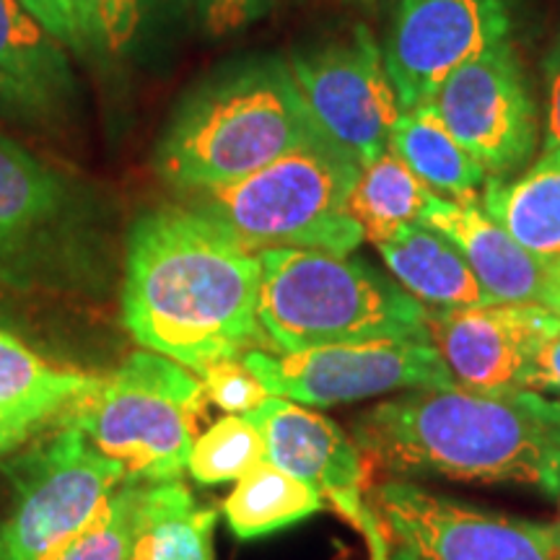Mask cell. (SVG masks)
Listing matches in <instances>:
<instances>
[{"label": "cell", "instance_id": "cell-1", "mask_svg": "<svg viewBox=\"0 0 560 560\" xmlns=\"http://www.w3.org/2000/svg\"><path fill=\"white\" fill-rule=\"evenodd\" d=\"M260 278L257 252L198 210H151L128 236L122 322L145 350L200 374L268 342Z\"/></svg>", "mask_w": 560, "mask_h": 560}, {"label": "cell", "instance_id": "cell-2", "mask_svg": "<svg viewBox=\"0 0 560 560\" xmlns=\"http://www.w3.org/2000/svg\"><path fill=\"white\" fill-rule=\"evenodd\" d=\"M392 480H452L560 495V400L535 389H410L353 425Z\"/></svg>", "mask_w": 560, "mask_h": 560}, {"label": "cell", "instance_id": "cell-3", "mask_svg": "<svg viewBox=\"0 0 560 560\" xmlns=\"http://www.w3.org/2000/svg\"><path fill=\"white\" fill-rule=\"evenodd\" d=\"M317 132L291 62L249 58L223 68L182 102L159 140L156 172L182 192L229 185Z\"/></svg>", "mask_w": 560, "mask_h": 560}, {"label": "cell", "instance_id": "cell-4", "mask_svg": "<svg viewBox=\"0 0 560 560\" xmlns=\"http://www.w3.org/2000/svg\"><path fill=\"white\" fill-rule=\"evenodd\" d=\"M260 325L278 353L384 338H429V310L397 280L322 249H262Z\"/></svg>", "mask_w": 560, "mask_h": 560}, {"label": "cell", "instance_id": "cell-5", "mask_svg": "<svg viewBox=\"0 0 560 560\" xmlns=\"http://www.w3.org/2000/svg\"><path fill=\"white\" fill-rule=\"evenodd\" d=\"M359 172V161L317 132L262 170L187 198L257 255L291 247L348 257L366 242L346 210Z\"/></svg>", "mask_w": 560, "mask_h": 560}, {"label": "cell", "instance_id": "cell-6", "mask_svg": "<svg viewBox=\"0 0 560 560\" xmlns=\"http://www.w3.org/2000/svg\"><path fill=\"white\" fill-rule=\"evenodd\" d=\"M206 400L198 376L177 361L140 350L70 405L66 425L117 462L130 482L156 486L179 480L187 470Z\"/></svg>", "mask_w": 560, "mask_h": 560}, {"label": "cell", "instance_id": "cell-7", "mask_svg": "<svg viewBox=\"0 0 560 560\" xmlns=\"http://www.w3.org/2000/svg\"><path fill=\"white\" fill-rule=\"evenodd\" d=\"M9 478L13 499L0 522V560H60L128 480L73 425L13 459Z\"/></svg>", "mask_w": 560, "mask_h": 560}, {"label": "cell", "instance_id": "cell-8", "mask_svg": "<svg viewBox=\"0 0 560 560\" xmlns=\"http://www.w3.org/2000/svg\"><path fill=\"white\" fill-rule=\"evenodd\" d=\"M272 397L332 408L410 389H450L452 371L429 338L342 342L299 353L249 350L242 359Z\"/></svg>", "mask_w": 560, "mask_h": 560}, {"label": "cell", "instance_id": "cell-9", "mask_svg": "<svg viewBox=\"0 0 560 560\" xmlns=\"http://www.w3.org/2000/svg\"><path fill=\"white\" fill-rule=\"evenodd\" d=\"M374 511L389 540L423 560H560V524L475 506L412 480L376 486Z\"/></svg>", "mask_w": 560, "mask_h": 560}, {"label": "cell", "instance_id": "cell-10", "mask_svg": "<svg viewBox=\"0 0 560 560\" xmlns=\"http://www.w3.org/2000/svg\"><path fill=\"white\" fill-rule=\"evenodd\" d=\"M293 81L312 122L327 140L366 164L389 149L402 104L389 79L382 47L366 26L348 37L293 55Z\"/></svg>", "mask_w": 560, "mask_h": 560}, {"label": "cell", "instance_id": "cell-11", "mask_svg": "<svg viewBox=\"0 0 560 560\" xmlns=\"http://www.w3.org/2000/svg\"><path fill=\"white\" fill-rule=\"evenodd\" d=\"M429 107L488 177H506L537 149L540 115L511 39L495 42L446 75Z\"/></svg>", "mask_w": 560, "mask_h": 560}, {"label": "cell", "instance_id": "cell-12", "mask_svg": "<svg viewBox=\"0 0 560 560\" xmlns=\"http://www.w3.org/2000/svg\"><path fill=\"white\" fill-rule=\"evenodd\" d=\"M244 418L262 433L268 462L332 503L342 520L361 532L371 560H389L392 540L366 501V457L338 423L272 395Z\"/></svg>", "mask_w": 560, "mask_h": 560}, {"label": "cell", "instance_id": "cell-13", "mask_svg": "<svg viewBox=\"0 0 560 560\" xmlns=\"http://www.w3.org/2000/svg\"><path fill=\"white\" fill-rule=\"evenodd\" d=\"M509 32V0H400L382 52L402 109L429 104L446 75Z\"/></svg>", "mask_w": 560, "mask_h": 560}, {"label": "cell", "instance_id": "cell-14", "mask_svg": "<svg viewBox=\"0 0 560 560\" xmlns=\"http://www.w3.org/2000/svg\"><path fill=\"white\" fill-rule=\"evenodd\" d=\"M558 330V314L537 304L429 310V340L470 389H529L537 355Z\"/></svg>", "mask_w": 560, "mask_h": 560}, {"label": "cell", "instance_id": "cell-15", "mask_svg": "<svg viewBox=\"0 0 560 560\" xmlns=\"http://www.w3.org/2000/svg\"><path fill=\"white\" fill-rule=\"evenodd\" d=\"M66 182L0 136V278L30 283L58 257L68 226Z\"/></svg>", "mask_w": 560, "mask_h": 560}, {"label": "cell", "instance_id": "cell-16", "mask_svg": "<svg viewBox=\"0 0 560 560\" xmlns=\"http://www.w3.org/2000/svg\"><path fill=\"white\" fill-rule=\"evenodd\" d=\"M425 226L441 231L462 252L493 304H537L560 317V270L529 255L480 200L433 198Z\"/></svg>", "mask_w": 560, "mask_h": 560}, {"label": "cell", "instance_id": "cell-17", "mask_svg": "<svg viewBox=\"0 0 560 560\" xmlns=\"http://www.w3.org/2000/svg\"><path fill=\"white\" fill-rule=\"evenodd\" d=\"M73 94L68 47L19 0H0V104L45 122L60 117Z\"/></svg>", "mask_w": 560, "mask_h": 560}, {"label": "cell", "instance_id": "cell-18", "mask_svg": "<svg viewBox=\"0 0 560 560\" xmlns=\"http://www.w3.org/2000/svg\"><path fill=\"white\" fill-rule=\"evenodd\" d=\"M376 249L397 285L425 310L452 312L493 304L462 252L425 223H408Z\"/></svg>", "mask_w": 560, "mask_h": 560}, {"label": "cell", "instance_id": "cell-19", "mask_svg": "<svg viewBox=\"0 0 560 560\" xmlns=\"http://www.w3.org/2000/svg\"><path fill=\"white\" fill-rule=\"evenodd\" d=\"M94 384L96 376L55 366L0 330V429L16 444L66 412Z\"/></svg>", "mask_w": 560, "mask_h": 560}, {"label": "cell", "instance_id": "cell-20", "mask_svg": "<svg viewBox=\"0 0 560 560\" xmlns=\"http://www.w3.org/2000/svg\"><path fill=\"white\" fill-rule=\"evenodd\" d=\"M480 206L529 255L560 270V149L514 179L488 177Z\"/></svg>", "mask_w": 560, "mask_h": 560}, {"label": "cell", "instance_id": "cell-21", "mask_svg": "<svg viewBox=\"0 0 560 560\" xmlns=\"http://www.w3.org/2000/svg\"><path fill=\"white\" fill-rule=\"evenodd\" d=\"M215 511L179 480L140 486L128 560H215Z\"/></svg>", "mask_w": 560, "mask_h": 560}, {"label": "cell", "instance_id": "cell-22", "mask_svg": "<svg viewBox=\"0 0 560 560\" xmlns=\"http://www.w3.org/2000/svg\"><path fill=\"white\" fill-rule=\"evenodd\" d=\"M389 149H395L410 172L439 198L478 200V190L488 182L480 161L462 149L429 104L402 112L392 130Z\"/></svg>", "mask_w": 560, "mask_h": 560}, {"label": "cell", "instance_id": "cell-23", "mask_svg": "<svg viewBox=\"0 0 560 560\" xmlns=\"http://www.w3.org/2000/svg\"><path fill=\"white\" fill-rule=\"evenodd\" d=\"M436 192L420 182L395 149H384L361 164L353 190L348 195V215L359 223L363 240L387 242L408 223L423 221Z\"/></svg>", "mask_w": 560, "mask_h": 560}, {"label": "cell", "instance_id": "cell-24", "mask_svg": "<svg viewBox=\"0 0 560 560\" xmlns=\"http://www.w3.org/2000/svg\"><path fill=\"white\" fill-rule=\"evenodd\" d=\"M325 506V499L312 486L265 459L236 480L229 499L223 501V516L234 537L257 540L270 532L310 520Z\"/></svg>", "mask_w": 560, "mask_h": 560}, {"label": "cell", "instance_id": "cell-25", "mask_svg": "<svg viewBox=\"0 0 560 560\" xmlns=\"http://www.w3.org/2000/svg\"><path fill=\"white\" fill-rule=\"evenodd\" d=\"M187 0H83L86 47L112 62L138 60L172 30Z\"/></svg>", "mask_w": 560, "mask_h": 560}, {"label": "cell", "instance_id": "cell-26", "mask_svg": "<svg viewBox=\"0 0 560 560\" xmlns=\"http://www.w3.org/2000/svg\"><path fill=\"white\" fill-rule=\"evenodd\" d=\"M268 459L262 433L244 416H226L195 439L187 470L200 486L242 480Z\"/></svg>", "mask_w": 560, "mask_h": 560}, {"label": "cell", "instance_id": "cell-27", "mask_svg": "<svg viewBox=\"0 0 560 560\" xmlns=\"http://www.w3.org/2000/svg\"><path fill=\"white\" fill-rule=\"evenodd\" d=\"M140 482L125 480L60 560H128Z\"/></svg>", "mask_w": 560, "mask_h": 560}, {"label": "cell", "instance_id": "cell-28", "mask_svg": "<svg viewBox=\"0 0 560 560\" xmlns=\"http://www.w3.org/2000/svg\"><path fill=\"white\" fill-rule=\"evenodd\" d=\"M200 382L208 400L229 416H247L270 397V392L255 380L242 359L210 363L200 371Z\"/></svg>", "mask_w": 560, "mask_h": 560}, {"label": "cell", "instance_id": "cell-29", "mask_svg": "<svg viewBox=\"0 0 560 560\" xmlns=\"http://www.w3.org/2000/svg\"><path fill=\"white\" fill-rule=\"evenodd\" d=\"M34 19L58 37L68 50L86 55V16H83V0H19Z\"/></svg>", "mask_w": 560, "mask_h": 560}, {"label": "cell", "instance_id": "cell-30", "mask_svg": "<svg viewBox=\"0 0 560 560\" xmlns=\"http://www.w3.org/2000/svg\"><path fill=\"white\" fill-rule=\"evenodd\" d=\"M270 9V0H195L200 26L210 37H226L255 24Z\"/></svg>", "mask_w": 560, "mask_h": 560}, {"label": "cell", "instance_id": "cell-31", "mask_svg": "<svg viewBox=\"0 0 560 560\" xmlns=\"http://www.w3.org/2000/svg\"><path fill=\"white\" fill-rule=\"evenodd\" d=\"M545 79V151L560 149V32L542 60Z\"/></svg>", "mask_w": 560, "mask_h": 560}, {"label": "cell", "instance_id": "cell-32", "mask_svg": "<svg viewBox=\"0 0 560 560\" xmlns=\"http://www.w3.org/2000/svg\"><path fill=\"white\" fill-rule=\"evenodd\" d=\"M529 389L540 392V395H548V397L556 395L560 400V330L545 342L540 355H537Z\"/></svg>", "mask_w": 560, "mask_h": 560}, {"label": "cell", "instance_id": "cell-33", "mask_svg": "<svg viewBox=\"0 0 560 560\" xmlns=\"http://www.w3.org/2000/svg\"><path fill=\"white\" fill-rule=\"evenodd\" d=\"M389 560H423L420 556H416V552L402 548V545L392 542V552H389Z\"/></svg>", "mask_w": 560, "mask_h": 560}, {"label": "cell", "instance_id": "cell-34", "mask_svg": "<svg viewBox=\"0 0 560 560\" xmlns=\"http://www.w3.org/2000/svg\"><path fill=\"white\" fill-rule=\"evenodd\" d=\"M16 446H19L16 441H13V439L9 436V433H5L3 429H0V457H5V454L16 450Z\"/></svg>", "mask_w": 560, "mask_h": 560}, {"label": "cell", "instance_id": "cell-35", "mask_svg": "<svg viewBox=\"0 0 560 560\" xmlns=\"http://www.w3.org/2000/svg\"><path fill=\"white\" fill-rule=\"evenodd\" d=\"M353 3H374V0H353Z\"/></svg>", "mask_w": 560, "mask_h": 560}, {"label": "cell", "instance_id": "cell-36", "mask_svg": "<svg viewBox=\"0 0 560 560\" xmlns=\"http://www.w3.org/2000/svg\"><path fill=\"white\" fill-rule=\"evenodd\" d=\"M558 503H560V495H558Z\"/></svg>", "mask_w": 560, "mask_h": 560}]
</instances>
